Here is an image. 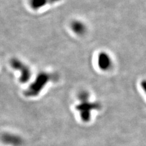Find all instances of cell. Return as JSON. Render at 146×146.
Instances as JSON below:
<instances>
[{"instance_id": "obj_1", "label": "cell", "mask_w": 146, "mask_h": 146, "mask_svg": "<svg viewBox=\"0 0 146 146\" xmlns=\"http://www.w3.org/2000/svg\"><path fill=\"white\" fill-rule=\"evenodd\" d=\"M88 94L82 93L79 95L80 104L77 105L76 108L80 113L81 119L85 122H88L91 116V111L98 110L100 108L99 103L91 102L88 100Z\"/></svg>"}, {"instance_id": "obj_2", "label": "cell", "mask_w": 146, "mask_h": 146, "mask_svg": "<svg viewBox=\"0 0 146 146\" xmlns=\"http://www.w3.org/2000/svg\"><path fill=\"white\" fill-rule=\"evenodd\" d=\"M52 79V76L47 72L40 73L33 83L26 90L25 96L27 97H35L37 96Z\"/></svg>"}, {"instance_id": "obj_3", "label": "cell", "mask_w": 146, "mask_h": 146, "mask_svg": "<svg viewBox=\"0 0 146 146\" xmlns=\"http://www.w3.org/2000/svg\"><path fill=\"white\" fill-rule=\"evenodd\" d=\"M11 65L13 69L20 71L21 76L20 80L22 83H26L28 81L31 76L30 68L26 64L17 58H13L11 60Z\"/></svg>"}, {"instance_id": "obj_5", "label": "cell", "mask_w": 146, "mask_h": 146, "mask_svg": "<svg viewBox=\"0 0 146 146\" xmlns=\"http://www.w3.org/2000/svg\"><path fill=\"white\" fill-rule=\"evenodd\" d=\"M2 139L5 143L14 146H19L23 143V141L20 137L9 133L4 134L3 136Z\"/></svg>"}, {"instance_id": "obj_6", "label": "cell", "mask_w": 146, "mask_h": 146, "mask_svg": "<svg viewBox=\"0 0 146 146\" xmlns=\"http://www.w3.org/2000/svg\"><path fill=\"white\" fill-rule=\"evenodd\" d=\"M60 0H31L30 5L34 10H37L48 4H52Z\"/></svg>"}, {"instance_id": "obj_7", "label": "cell", "mask_w": 146, "mask_h": 146, "mask_svg": "<svg viewBox=\"0 0 146 146\" xmlns=\"http://www.w3.org/2000/svg\"><path fill=\"white\" fill-rule=\"evenodd\" d=\"M71 29L76 34L81 35L84 34L85 32L86 26L80 21H74L71 23Z\"/></svg>"}, {"instance_id": "obj_4", "label": "cell", "mask_w": 146, "mask_h": 146, "mask_svg": "<svg viewBox=\"0 0 146 146\" xmlns=\"http://www.w3.org/2000/svg\"><path fill=\"white\" fill-rule=\"evenodd\" d=\"M112 65L111 59L109 55L105 52H100L98 56V66L100 70L107 71L110 70Z\"/></svg>"}]
</instances>
